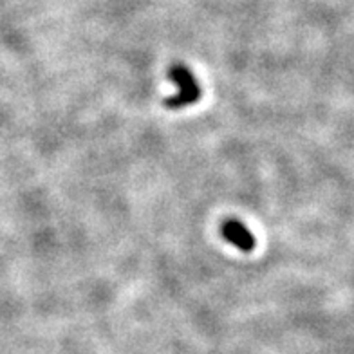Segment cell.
Here are the masks:
<instances>
[{
  "label": "cell",
  "instance_id": "cell-1",
  "mask_svg": "<svg viewBox=\"0 0 354 354\" xmlns=\"http://www.w3.org/2000/svg\"><path fill=\"white\" fill-rule=\"evenodd\" d=\"M168 78L172 80L174 84L177 85V94H174V96L165 100V107L176 111V109L190 107V105L199 102L201 96H203L201 84L197 82L196 75H194L187 66H183V64H174V66L168 69Z\"/></svg>",
  "mask_w": 354,
  "mask_h": 354
},
{
  "label": "cell",
  "instance_id": "cell-2",
  "mask_svg": "<svg viewBox=\"0 0 354 354\" xmlns=\"http://www.w3.org/2000/svg\"><path fill=\"white\" fill-rule=\"evenodd\" d=\"M221 235H223L224 241H228L232 246H235L243 253H252L257 246V239L252 233V230L248 228L243 221L235 219V217L223 221V224H221Z\"/></svg>",
  "mask_w": 354,
  "mask_h": 354
}]
</instances>
